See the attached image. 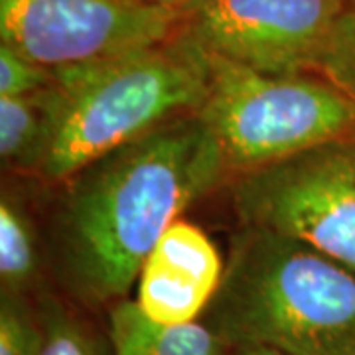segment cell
Returning <instances> with one entry per match:
<instances>
[{
  "label": "cell",
  "instance_id": "10",
  "mask_svg": "<svg viewBox=\"0 0 355 355\" xmlns=\"http://www.w3.org/2000/svg\"><path fill=\"white\" fill-rule=\"evenodd\" d=\"M60 93L50 87L18 97H0V158L4 168L40 174L50 153Z\"/></svg>",
  "mask_w": 355,
  "mask_h": 355
},
{
  "label": "cell",
  "instance_id": "9",
  "mask_svg": "<svg viewBox=\"0 0 355 355\" xmlns=\"http://www.w3.org/2000/svg\"><path fill=\"white\" fill-rule=\"evenodd\" d=\"M109 320L113 355H227L229 345L207 324H158L137 300L114 302Z\"/></svg>",
  "mask_w": 355,
  "mask_h": 355
},
{
  "label": "cell",
  "instance_id": "13",
  "mask_svg": "<svg viewBox=\"0 0 355 355\" xmlns=\"http://www.w3.org/2000/svg\"><path fill=\"white\" fill-rule=\"evenodd\" d=\"M44 328L32 320L16 294H2L0 304V355H42Z\"/></svg>",
  "mask_w": 355,
  "mask_h": 355
},
{
  "label": "cell",
  "instance_id": "15",
  "mask_svg": "<svg viewBox=\"0 0 355 355\" xmlns=\"http://www.w3.org/2000/svg\"><path fill=\"white\" fill-rule=\"evenodd\" d=\"M53 69L28 60L6 44H0V97H18L50 87Z\"/></svg>",
  "mask_w": 355,
  "mask_h": 355
},
{
  "label": "cell",
  "instance_id": "16",
  "mask_svg": "<svg viewBox=\"0 0 355 355\" xmlns=\"http://www.w3.org/2000/svg\"><path fill=\"white\" fill-rule=\"evenodd\" d=\"M144 4H153V6H162V8H174V10H186L191 12L196 6H200L205 0H139Z\"/></svg>",
  "mask_w": 355,
  "mask_h": 355
},
{
  "label": "cell",
  "instance_id": "2",
  "mask_svg": "<svg viewBox=\"0 0 355 355\" xmlns=\"http://www.w3.org/2000/svg\"><path fill=\"white\" fill-rule=\"evenodd\" d=\"M205 314L229 347L355 355V272L310 245L243 227Z\"/></svg>",
  "mask_w": 355,
  "mask_h": 355
},
{
  "label": "cell",
  "instance_id": "5",
  "mask_svg": "<svg viewBox=\"0 0 355 355\" xmlns=\"http://www.w3.org/2000/svg\"><path fill=\"white\" fill-rule=\"evenodd\" d=\"M231 196L243 227L310 245L355 272V137L237 174Z\"/></svg>",
  "mask_w": 355,
  "mask_h": 355
},
{
  "label": "cell",
  "instance_id": "4",
  "mask_svg": "<svg viewBox=\"0 0 355 355\" xmlns=\"http://www.w3.org/2000/svg\"><path fill=\"white\" fill-rule=\"evenodd\" d=\"M198 114L219 140L229 172L237 174L355 137V97L330 79L261 73L217 55Z\"/></svg>",
  "mask_w": 355,
  "mask_h": 355
},
{
  "label": "cell",
  "instance_id": "3",
  "mask_svg": "<svg viewBox=\"0 0 355 355\" xmlns=\"http://www.w3.org/2000/svg\"><path fill=\"white\" fill-rule=\"evenodd\" d=\"M60 93L40 176L67 182L85 166L184 114L209 95L211 55L188 30L93 64L53 69Z\"/></svg>",
  "mask_w": 355,
  "mask_h": 355
},
{
  "label": "cell",
  "instance_id": "6",
  "mask_svg": "<svg viewBox=\"0 0 355 355\" xmlns=\"http://www.w3.org/2000/svg\"><path fill=\"white\" fill-rule=\"evenodd\" d=\"M190 14L139 0H0V44L62 69L176 38Z\"/></svg>",
  "mask_w": 355,
  "mask_h": 355
},
{
  "label": "cell",
  "instance_id": "8",
  "mask_svg": "<svg viewBox=\"0 0 355 355\" xmlns=\"http://www.w3.org/2000/svg\"><path fill=\"white\" fill-rule=\"evenodd\" d=\"M225 263L202 227L178 219L144 259L137 304L166 326L198 322L214 300Z\"/></svg>",
  "mask_w": 355,
  "mask_h": 355
},
{
  "label": "cell",
  "instance_id": "1",
  "mask_svg": "<svg viewBox=\"0 0 355 355\" xmlns=\"http://www.w3.org/2000/svg\"><path fill=\"white\" fill-rule=\"evenodd\" d=\"M227 172L219 140L193 113L69 178L55 237L71 288L89 302L125 300L166 229Z\"/></svg>",
  "mask_w": 355,
  "mask_h": 355
},
{
  "label": "cell",
  "instance_id": "17",
  "mask_svg": "<svg viewBox=\"0 0 355 355\" xmlns=\"http://www.w3.org/2000/svg\"><path fill=\"white\" fill-rule=\"evenodd\" d=\"M227 355H280L266 347H229Z\"/></svg>",
  "mask_w": 355,
  "mask_h": 355
},
{
  "label": "cell",
  "instance_id": "12",
  "mask_svg": "<svg viewBox=\"0 0 355 355\" xmlns=\"http://www.w3.org/2000/svg\"><path fill=\"white\" fill-rule=\"evenodd\" d=\"M318 73L355 97V0L345 4Z\"/></svg>",
  "mask_w": 355,
  "mask_h": 355
},
{
  "label": "cell",
  "instance_id": "7",
  "mask_svg": "<svg viewBox=\"0 0 355 355\" xmlns=\"http://www.w3.org/2000/svg\"><path fill=\"white\" fill-rule=\"evenodd\" d=\"M347 0H205L188 34L207 53L261 73H318Z\"/></svg>",
  "mask_w": 355,
  "mask_h": 355
},
{
  "label": "cell",
  "instance_id": "14",
  "mask_svg": "<svg viewBox=\"0 0 355 355\" xmlns=\"http://www.w3.org/2000/svg\"><path fill=\"white\" fill-rule=\"evenodd\" d=\"M42 355H103L97 343L81 324L69 316L64 306L50 300L44 310Z\"/></svg>",
  "mask_w": 355,
  "mask_h": 355
},
{
  "label": "cell",
  "instance_id": "11",
  "mask_svg": "<svg viewBox=\"0 0 355 355\" xmlns=\"http://www.w3.org/2000/svg\"><path fill=\"white\" fill-rule=\"evenodd\" d=\"M38 275L36 233L24 207L10 196L0 202V280L6 294H20Z\"/></svg>",
  "mask_w": 355,
  "mask_h": 355
}]
</instances>
